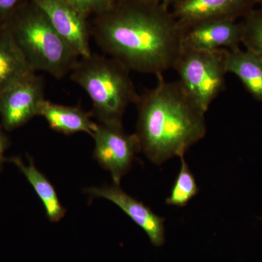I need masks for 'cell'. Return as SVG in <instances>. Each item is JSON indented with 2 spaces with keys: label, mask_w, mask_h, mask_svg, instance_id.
<instances>
[{
  "label": "cell",
  "mask_w": 262,
  "mask_h": 262,
  "mask_svg": "<svg viewBox=\"0 0 262 262\" xmlns=\"http://www.w3.org/2000/svg\"><path fill=\"white\" fill-rule=\"evenodd\" d=\"M90 31L98 47L130 72L163 75L182 49V28L170 8L148 0H123L96 15Z\"/></svg>",
  "instance_id": "6da1fadb"
},
{
  "label": "cell",
  "mask_w": 262,
  "mask_h": 262,
  "mask_svg": "<svg viewBox=\"0 0 262 262\" xmlns=\"http://www.w3.org/2000/svg\"><path fill=\"white\" fill-rule=\"evenodd\" d=\"M156 77V85L139 95L136 103L135 134L146 158L161 165L174 157L184 156L205 137L206 113L179 81L169 82L163 75Z\"/></svg>",
  "instance_id": "7a4b0ae2"
},
{
  "label": "cell",
  "mask_w": 262,
  "mask_h": 262,
  "mask_svg": "<svg viewBox=\"0 0 262 262\" xmlns=\"http://www.w3.org/2000/svg\"><path fill=\"white\" fill-rule=\"evenodd\" d=\"M130 72L118 60L92 53L79 58L70 77L89 96L100 124L122 125L127 108L139 97Z\"/></svg>",
  "instance_id": "3957f363"
},
{
  "label": "cell",
  "mask_w": 262,
  "mask_h": 262,
  "mask_svg": "<svg viewBox=\"0 0 262 262\" xmlns=\"http://www.w3.org/2000/svg\"><path fill=\"white\" fill-rule=\"evenodd\" d=\"M5 27L11 33L34 72H46L61 79L70 73L80 58L30 0Z\"/></svg>",
  "instance_id": "277c9868"
},
{
  "label": "cell",
  "mask_w": 262,
  "mask_h": 262,
  "mask_svg": "<svg viewBox=\"0 0 262 262\" xmlns=\"http://www.w3.org/2000/svg\"><path fill=\"white\" fill-rule=\"evenodd\" d=\"M227 50L202 51L182 48L173 66L179 82L205 113L226 89Z\"/></svg>",
  "instance_id": "5b68a950"
},
{
  "label": "cell",
  "mask_w": 262,
  "mask_h": 262,
  "mask_svg": "<svg viewBox=\"0 0 262 262\" xmlns=\"http://www.w3.org/2000/svg\"><path fill=\"white\" fill-rule=\"evenodd\" d=\"M92 137L95 142L94 159L110 172L113 184L120 185L136 154L141 151L137 136L126 134L123 125L98 123Z\"/></svg>",
  "instance_id": "8992f818"
},
{
  "label": "cell",
  "mask_w": 262,
  "mask_h": 262,
  "mask_svg": "<svg viewBox=\"0 0 262 262\" xmlns=\"http://www.w3.org/2000/svg\"><path fill=\"white\" fill-rule=\"evenodd\" d=\"M45 98L42 77L31 74L0 94V117L7 130L18 128L39 116Z\"/></svg>",
  "instance_id": "52a82bcc"
},
{
  "label": "cell",
  "mask_w": 262,
  "mask_h": 262,
  "mask_svg": "<svg viewBox=\"0 0 262 262\" xmlns=\"http://www.w3.org/2000/svg\"><path fill=\"white\" fill-rule=\"evenodd\" d=\"M80 58L92 54L91 31L84 16L65 0H30Z\"/></svg>",
  "instance_id": "ba28073f"
},
{
  "label": "cell",
  "mask_w": 262,
  "mask_h": 262,
  "mask_svg": "<svg viewBox=\"0 0 262 262\" xmlns=\"http://www.w3.org/2000/svg\"><path fill=\"white\" fill-rule=\"evenodd\" d=\"M84 192L91 198H103L116 205L146 232L153 246L160 247L165 243V220L155 214L144 203L129 195L120 185L113 184L90 187Z\"/></svg>",
  "instance_id": "9c48e42d"
},
{
  "label": "cell",
  "mask_w": 262,
  "mask_h": 262,
  "mask_svg": "<svg viewBox=\"0 0 262 262\" xmlns=\"http://www.w3.org/2000/svg\"><path fill=\"white\" fill-rule=\"evenodd\" d=\"M256 5L257 0H181L170 10L183 27L204 20H237Z\"/></svg>",
  "instance_id": "30bf717a"
},
{
  "label": "cell",
  "mask_w": 262,
  "mask_h": 262,
  "mask_svg": "<svg viewBox=\"0 0 262 262\" xmlns=\"http://www.w3.org/2000/svg\"><path fill=\"white\" fill-rule=\"evenodd\" d=\"M181 28L184 48L232 50L239 48L242 43V27L237 20H204Z\"/></svg>",
  "instance_id": "8fae6325"
},
{
  "label": "cell",
  "mask_w": 262,
  "mask_h": 262,
  "mask_svg": "<svg viewBox=\"0 0 262 262\" xmlns=\"http://www.w3.org/2000/svg\"><path fill=\"white\" fill-rule=\"evenodd\" d=\"M39 116L45 118L51 129L65 135L86 133L92 136L98 127L91 119L92 114L80 106H65L47 100L43 102Z\"/></svg>",
  "instance_id": "7c38bea8"
},
{
  "label": "cell",
  "mask_w": 262,
  "mask_h": 262,
  "mask_svg": "<svg viewBox=\"0 0 262 262\" xmlns=\"http://www.w3.org/2000/svg\"><path fill=\"white\" fill-rule=\"evenodd\" d=\"M227 74L237 76L245 89L256 101H262V58L249 50H227Z\"/></svg>",
  "instance_id": "4fadbf2b"
},
{
  "label": "cell",
  "mask_w": 262,
  "mask_h": 262,
  "mask_svg": "<svg viewBox=\"0 0 262 262\" xmlns=\"http://www.w3.org/2000/svg\"><path fill=\"white\" fill-rule=\"evenodd\" d=\"M34 72L10 31L0 29V94Z\"/></svg>",
  "instance_id": "5bb4252c"
},
{
  "label": "cell",
  "mask_w": 262,
  "mask_h": 262,
  "mask_svg": "<svg viewBox=\"0 0 262 262\" xmlns=\"http://www.w3.org/2000/svg\"><path fill=\"white\" fill-rule=\"evenodd\" d=\"M28 160V164H26L19 157H12L8 161L18 168L32 185L42 201L50 222H59L64 216L67 210L62 206L53 184L38 170L32 158H29Z\"/></svg>",
  "instance_id": "9a60e30c"
},
{
  "label": "cell",
  "mask_w": 262,
  "mask_h": 262,
  "mask_svg": "<svg viewBox=\"0 0 262 262\" xmlns=\"http://www.w3.org/2000/svg\"><path fill=\"white\" fill-rule=\"evenodd\" d=\"M179 158L182 163L180 170L165 203L169 206L183 207L198 194L199 188L184 156Z\"/></svg>",
  "instance_id": "2e32d148"
},
{
  "label": "cell",
  "mask_w": 262,
  "mask_h": 262,
  "mask_svg": "<svg viewBox=\"0 0 262 262\" xmlns=\"http://www.w3.org/2000/svg\"><path fill=\"white\" fill-rule=\"evenodd\" d=\"M242 44L262 58V8H253L241 21Z\"/></svg>",
  "instance_id": "e0dca14e"
},
{
  "label": "cell",
  "mask_w": 262,
  "mask_h": 262,
  "mask_svg": "<svg viewBox=\"0 0 262 262\" xmlns=\"http://www.w3.org/2000/svg\"><path fill=\"white\" fill-rule=\"evenodd\" d=\"M84 16L100 15L113 9L123 0H65Z\"/></svg>",
  "instance_id": "ac0fdd59"
},
{
  "label": "cell",
  "mask_w": 262,
  "mask_h": 262,
  "mask_svg": "<svg viewBox=\"0 0 262 262\" xmlns=\"http://www.w3.org/2000/svg\"><path fill=\"white\" fill-rule=\"evenodd\" d=\"M27 0H0V29L5 27L10 19Z\"/></svg>",
  "instance_id": "d6986e66"
},
{
  "label": "cell",
  "mask_w": 262,
  "mask_h": 262,
  "mask_svg": "<svg viewBox=\"0 0 262 262\" xmlns=\"http://www.w3.org/2000/svg\"><path fill=\"white\" fill-rule=\"evenodd\" d=\"M8 146H9V141H8V137L5 135L3 128L0 127V169L5 160V153L6 149H8Z\"/></svg>",
  "instance_id": "ffe728a7"
},
{
  "label": "cell",
  "mask_w": 262,
  "mask_h": 262,
  "mask_svg": "<svg viewBox=\"0 0 262 262\" xmlns=\"http://www.w3.org/2000/svg\"><path fill=\"white\" fill-rule=\"evenodd\" d=\"M148 1L153 2V3H160V4H163L165 6L168 7V8H171L173 5L181 0H148Z\"/></svg>",
  "instance_id": "44dd1931"
},
{
  "label": "cell",
  "mask_w": 262,
  "mask_h": 262,
  "mask_svg": "<svg viewBox=\"0 0 262 262\" xmlns=\"http://www.w3.org/2000/svg\"><path fill=\"white\" fill-rule=\"evenodd\" d=\"M257 5H259L260 8H262V0H257Z\"/></svg>",
  "instance_id": "7402d4cb"
}]
</instances>
